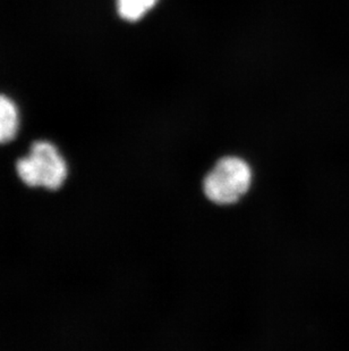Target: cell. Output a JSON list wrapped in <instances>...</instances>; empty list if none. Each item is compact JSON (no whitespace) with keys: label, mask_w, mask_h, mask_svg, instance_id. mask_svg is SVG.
<instances>
[{"label":"cell","mask_w":349,"mask_h":351,"mask_svg":"<svg viewBox=\"0 0 349 351\" xmlns=\"http://www.w3.org/2000/svg\"><path fill=\"white\" fill-rule=\"evenodd\" d=\"M158 0H117V10L124 20L135 22L144 16Z\"/></svg>","instance_id":"cell-4"},{"label":"cell","mask_w":349,"mask_h":351,"mask_svg":"<svg viewBox=\"0 0 349 351\" xmlns=\"http://www.w3.org/2000/svg\"><path fill=\"white\" fill-rule=\"evenodd\" d=\"M17 176L32 188L60 189L67 179V164L53 143L36 141L30 154L16 162Z\"/></svg>","instance_id":"cell-2"},{"label":"cell","mask_w":349,"mask_h":351,"mask_svg":"<svg viewBox=\"0 0 349 351\" xmlns=\"http://www.w3.org/2000/svg\"><path fill=\"white\" fill-rule=\"evenodd\" d=\"M18 114L16 107L7 97L0 96V143H7L16 136Z\"/></svg>","instance_id":"cell-3"},{"label":"cell","mask_w":349,"mask_h":351,"mask_svg":"<svg viewBox=\"0 0 349 351\" xmlns=\"http://www.w3.org/2000/svg\"><path fill=\"white\" fill-rule=\"evenodd\" d=\"M253 180V169L245 159L222 157L203 178L202 193L212 205L231 207L248 195Z\"/></svg>","instance_id":"cell-1"}]
</instances>
